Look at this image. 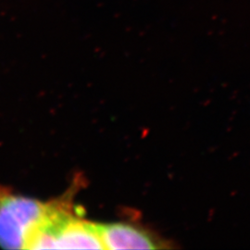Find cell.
Returning <instances> with one entry per match:
<instances>
[{
    "label": "cell",
    "mask_w": 250,
    "mask_h": 250,
    "mask_svg": "<svg viewBox=\"0 0 250 250\" xmlns=\"http://www.w3.org/2000/svg\"><path fill=\"white\" fill-rule=\"evenodd\" d=\"M69 206L62 201L52 202L49 213L28 250H105L99 224L78 219Z\"/></svg>",
    "instance_id": "1"
},
{
    "label": "cell",
    "mask_w": 250,
    "mask_h": 250,
    "mask_svg": "<svg viewBox=\"0 0 250 250\" xmlns=\"http://www.w3.org/2000/svg\"><path fill=\"white\" fill-rule=\"evenodd\" d=\"M52 203L0 190V247L28 250L38 228L45 222Z\"/></svg>",
    "instance_id": "2"
},
{
    "label": "cell",
    "mask_w": 250,
    "mask_h": 250,
    "mask_svg": "<svg viewBox=\"0 0 250 250\" xmlns=\"http://www.w3.org/2000/svg\"><path fill=\"white\" fill-rule=\"evenodd\" d=\"M105 250H163L170 249L168 242L153 232L126 223L99 224Z\"/></svg>",
    "instance_id": "3"
}]
</instances>
